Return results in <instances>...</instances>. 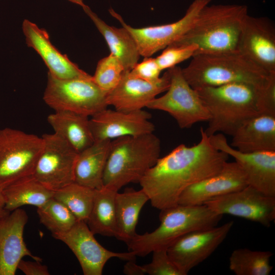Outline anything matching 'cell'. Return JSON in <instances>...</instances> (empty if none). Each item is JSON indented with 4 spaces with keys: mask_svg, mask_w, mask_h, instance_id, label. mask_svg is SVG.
Here are the masks:
<instances>
[{
    "mask_svg": "<svg viewBox=\"0 0 275 275\" xmlns=\"http://www.w3.org/2000/svg\"><path fill=\"white\" fill-rule=\"evenodd\" d=\"M200 133L198 143L178 145L159 157L140 180L153 207L160 210L178 204L187 187L217 173L228 161L229 156L213 147L202 127Z\"/></svg>",
    "mask_w": 275,
    "mask_h": 275,
    "instance_id": "cell-1",
    "label": "cell"
},
{
    "mask_svg": "<svg viewBox=\"0 0 275 275\" xmlns=\"http://www.w3.org/2000/svg\"><path fill=\"white\" fill-rule=\"evenodd\" d=\"M248 14L244 5L209 4L200 10L188 31L170 45H195V54L238 51Z\"/></svg>",
    "mask_w": 275,
    "mask_h": 275,
    "instance_id": "cell-2",
    "label": "cell"
},
{
    "mask_svg": "<svg viewBox=\"0 0 275 275\" xmlns=\"http://www.w3.org/2000/svg\"><path fill=\"white\" fill-rule=\"evenodd\" d=\"M263 88L232 82L196 89L210 114L205 132L209 136L216 133L232 136L244 123L261 114L259 98Z\"/></svg>",
    "mask_w": 275,
    "mask_h": 275,
    "instance_id": "cell-3",
    "label": "cell"
},
{
    "mask_svg": "<svg viewBox=\"0 0 275 275\" xmlns=\"http://www.w3.org/2000/svg\"><path fill=\"white\" fill-rule=\"evenodd\" d=\"M191 58L182 72L195 89L232 82L263 88L275 73L267 72L239 51L198 53Z\"/></svg>",
    "mask_w": 275,
    "mask_h": 275,
    "instance_id": "cell-4",
    "label": "cell"
},
{
    "mask_svg": "<svg viewBox=\"0 0 275 275\" xmlns=\"http://www.w3.org/2000/svg\"><path fill=\"white\" fill-rule=\"evenodd\" d=\"M222 217L205 204H178L160 210V224L155 230L137 234L126 244L129 251L143 257L155 250L167 249L187 233L216 226Z\"/></svg>",
    "mask_w": 275,
    "mask_h": 275,
    "instance_id": "cell-5",
    "label": "cell"
},
{
    "mask_svg": "<svg viewBox=\"0 0 275 275\" xmlns=\"http://www.w3.org/2000/svg\"><path fill=\"white\" fill-rule=\"evenodd\" d=\"M160 149L153 132L111 140L103 186L118 191L129 183L139 182L160 157Z\"/></svg>",
    "mask_w": 275,
    "mask_h": 275,
    "instance_id": "cell-6",
    "label": "cell"
},
{
    "mask_svg": "<svg viewBox=\"0 0 275 275\" xmlns=\"http://www.w3.org/2000/svg\"><path fill=\"white\" fill-rule=\"evenodd\" d=\"M107 95L91 75L61 79L48 72L43 99L54 111H68L92 117L107 107Z\"/></svg>",
    "mask_w": 275,
    "mask_h": 275,
    "instance_id": "cell-7",
    "label": "cell"
},
{
    "mask_svg": "<svg viewBox=\"0 0 275 275\" xmlns=\"http://www.w3.org/2000/svg\"><path fill=\"white\" fill-rule=\"evenodd\" d=\"M35 134L6 127L0 130V185L32 176L43 147Z\"/></svg>",
    "mask_w": 275,
    "mask_h": 275,
    "instance_id": "cell-8",
    "label": "cell"
},
{
    "mask_svg": "<svg viewBox=\"0 0 275 275\" xmlns=\"http://www.w3.org/2000/svg\"><path fill=\"white\" fill-rule=\"evenodd\" d=\"M168 70L170 84L166 93L155 98L146 107L168 113L181 128H188L196 123L208 121V110L196 90L184 78L182 69L176 66Z\"/></svg>",
    "mask_w": 275,
    "mask_h": 275,
    "instance_id": "cell-9",
    "label": "cell"
},
{
    "mask_svg": "<svg viewBox=\"0 0 275 275\" xmlns=\"http://www.w3.org/2000/svg\"><path fill=\"white\" fill-rule=\"evenodd\" d=\"M43 147L33 176L47 188L56 191L74 182L78 152L55 133L42 135Z\"/></svg>",
    "mask_w": 275,
    "mask_h": 275,
    "instance_id": "cell-10",
    "label": "cell"
},
{
    "mask_svg": "<svg viewBox=\"0 0 275 275\" xmlns=\"http://www.w3.org/2000/svg\"><path fill=\"white\" fill-rule=\"evenodd\" d=\"M55 239L64 242L77 259L84 275H101L106 262L111 258L124 261L135 260L132 252H114L102 246L87 223L77 221L69 230L51 234Z\"/></svg>",
    "mask_w": 275,
    "mask_h": 275,
    "instance_id": "cell-11",
    "label": "cell"
},
{
    "mask_svg": "<svg viewBox=\"0 0 275 275\" xmlns=\"http://www.w3.org/2000/svg\"><path fill=\"white\" fill-rule=\"evenodd\" d=\"M211 0H194L184 15L178 20L163 25L135 28L127 24L114 10L110 14L121 23L134 38L140 56L150 57L163 49L186 33L193 24L200 10Z\"/></svg>",
    "mask_w": 275,
    "mask_h": 275,
    "instance_id": "cell-12",
    "label": "cell"
},
{
    "mask_svg": "<svg viewBox=\"0 0 275 275\" xmlns=\"http://www.w3.org/2000/svg\"><path fill=\"white\" fill-rule=\"evenodd\" d=\"M204 204L218 214L243 218L266 227H270L275 219V197L250 185L211 199Z\"/></svg>",
    "mask_w": 275,
    "mask_h": 275,
    "instance_id": "cell-13",
    "label": "cell"
},
{
    "mask_svg": "<svg viewBox=\"0 0 275 275\" xmlns=\"http://www.w3.org/2000/svg\"><path fill=\"white\" fill-rule=\"evenodd\" d=\"M233 225L228 222L217 227L187 233L167 248L171 260L186 275L194 267L208 258L224 241Z\"/></svg>",
    "mask_w": 275,
    "mask_h": 275,
    "instance_id": "cell-14",
    "label": "cell"
},
{
    "mask_svg": "<svg viewBox=\"0 0 275 275\" xmlns=\"http://www.w3.org/2000/svg\"><path fill=\"white\" fill-rule=\"evenodd\" d=\"M209 139L214 148L235 159L244 172L249 185L275 197V151L241 152L229 145L221 133L209 136Z\"/></svg>",
    "mask_w": 275,
    "mask_h": 275,
    "instance_id": "cell-15",
    "label": "cell"
},
{
    "mask_svg": "<svg viewBox=\"0 0 275 275\" xmlns=\"http://www.w3.org/2000/svg\"><path fill=\"white\" fill-rule=\"evenodd\" d=\"M151 114L144 110L125 112L106 108L90 119L94 142L153 133Z\"/></svg>",
    "mask_w": 275,
    "mask_h": 275,
    "instance_id": "cell-16",
    "label": "cell"
},
{
    "mask_svg": "<svg viewBox=\"0 0 275 275\" xmlns=\"http://www.w3.org/2000/svg\"><path fill=\"white\" fill-rule=\"evenodd\" d=\"M238 51L269 73H275V26L268 18L248 15Z\"/></svg>",
    "mask_w": 275,
    "mask_h": 275,
    "instance_id": "cell-17",
    "label": "cell"
},
{
    "mask_svg": "<svg viewBox=\"0 0 275 275\" xmlns=\"http://www.w3.org/2000/svg\"><path fill=\"white\" fill-rule=\"evenodd\" d=\"M170 84L168 70L155 82H149L136 78L125 70L115 89L106 97L107 105L115 109L130 112L142 109L159 94L166 92Z\"/></svg>",
    "mask_w": 275,
    "mask_h": 275,
    "instance_id": "cell-18",
    "label": "cell"
},
{
    "mask_svg": "<svg viewBox=\"0 0 275 275\" xmlns=\"http://www.w3.org/2000/svg\"><path fill=\"white\" fill-rule=\"evenodd\" d=\"M248 185L245 174L238 163L227 161L217 173L187 187L180 195L178 204L202 205L211 199L240 190Z\"/></svg>",
    "mask_w": 275,
    "mask_h": 275,
    "instance_id": "cell-19",
    "label": "cell"
},
{
    "mask_svg": "<svg viewBox=\"0 0 275 275\" xmlns=\"http://www.w3.org/2000/svg\"><path fill=\"white\" fill-rule=\"evenodd\" d=\"M28 221L26 212L21 208L0 219V275H15L19 262L25 256L41 262L42 259L33 255L24 241Z\"/></svg>",
    "mask_w": 275,
    "mask_h": 275,
    "instance_id": "cell-20",
    "label": "cell"
},
{
    "mask_svg": "<svg viewBox=\"0 0 275 275\" xmlns=\"http://www.w3.org/2000/svg\"><path fill=\"white\" fill-rule=\"evenodd\" d=\"M22 29L27 45L40 55L53 76L68 79L91 76L52 45L45 30L28 19L23 20Z\"/></svg>",
    "mask_w": 275,
    "mask_h": 275,
    "instance_id": "cell-21",
    "label": "cell"
},
{
    "mask_svg": "<svg viewBox=\"0 0 275 275\" xmlns=\"http://www.w3.org/2000/svg\"><path fill=\"white\" fill-rule=\"evenodd\" d=\"M232 136L230 145L241 152L275 151V115L256 116L241 125Z\"/></svg>",
    "mask_w": 275,
    "mask_h": 275,
    "instance_id": "cell-22",
    "label": "cell"
},
{
    "mask_svg": "<svg viewBox=\"0 0 275 275\" xmlns=\"http://www.w3.org/2000/svg\"><path fill=\"white\" fill-rule=\"evenodd\" d=\"M111 140L95 141L79 152L74 169V182L93 188L103 187V177Z\"/></svg>",
    "mask_w": 275,
    "mask_h": 275,
    "instance_id": "cell-23",
    "label": "cell"
},
{
    "mask_svg": "<svg viewBox=\"0 0 275 275\" xmlns=\"http://www.w3.org/2000/svg\"><path fill=\"white\" fill-rule=\"evenodd\" d=\"M82 8L104 37L110 53L121 62L125 70H131L141 56L130 33L123 26L118 28L108 25L87 5Z\"/></svg>",
    "mask_w": 275,
    "mask_h": 275,
    "instance_id": "cell-24",
    "label": "cell"
},
{
    "mask_svg": "<svg viewBox=\"0 0 275 275\" xmlns=\"http://www.w3.org/2000/svg\"><path fill=\"white\" fill-rule=\"evenodd\" d=\"M89 117L71 112L54 111L48 115L47 122L54 133L79 153L94 142Z\"/></svg>",
    "mask_w": 275,
    "mask_h": 275,
    "instance_id": "cell-25",
    "label": "cell"
},
{
    "mask_svg": "<svg viewBox=\"0 0 275 275\" xmlns=\"http://www.w3.org/2000/svg\"><path fill=\"white\" fill-rule=\"evenodd\" d=\"M148 201V195L142 188L139 190L126 188L121 193H116L117 239L127 243L137 234L135 229L139 215Z\"/></svg>",
    "mask_w": 275,
    "mask_h": 275,
    "instance_id": "cell-26",
    "label": "cell"
},
{
    "mask_svg": "<svg viewBox=\"0 0 275 275\" xmlns=\"http://www.w3.org/2000/svg\"><path fill=\"white\" fill-rule=\"evenodd\" d=\"M5 208L11 212L24 205L41 206L53 197L33 175L15 181L3 188Z\"/></svg>",
    "mask_w": 275,
    "mask_h": 275,
    "instance_id": "cell-27",
    "label": "cell"
},
{
    "mask_svg": "<svg viewBox=\"0 0 275 275\" xmlns=\"http://www.w3.org/2000/svg\"><path fill=\"white\" fill-rule=\"evenodd\" d=\"M117 192L104 186L95 189L92 208L87 222L94 235L116 237L115 196Z\"/></svg>",
    "mask_w": 275,
    "mask_h": 275,
    "instance_id": "cell-28",
    "label": "cell"
},
{
    "mask_svg": "<svg viewBox=\"0 0 275 275\" xmlns=\"http://www.w3.org/2000/svg\"><path fill=\"white\" fill-rule=\"evenodd\" d=\"M272 255L270 251L237 249L230 256L229 268L236 275H269L273 268L270 263Z\"/></svg>",
    "mask_w": 275,
    "mask_h": 275,
    "instance_id": "cell-29",
    "label": "cell"
},
{
    "mask_svg": "<svg viewBox=\"0 0 275 275\" xmlns=\"http://www.w3.org/2000/svg\"><path fill=\"white\" fill-rule=\"evenodd\" d=\"M95 189L74 182L54 191L53 198L63 203L78 221L87 223L92 208Z\"/></svg>",
    "mask_w": 275,
    "mask_h": 275,
    "instance_id": "cell-30",
    "label": "cell"
},
{
    "mask_svg": "<svg viewBox=\"0 0 275 275\" xmlns=\"http://www.w3.org/2000/svg\"><path fill=\"white\" fill-rule=\"evenodd\" d=\"M37 212L40 223L51 234L66 231L78 221L70 210L53 197L38 207Z\"/></svg>",
    "mask_w": 275,
    "mask_h": 275,
    "instance_id": "cell-31",
    "label": "cell"
},
{
    "mask_svg": "<svg viewBox=\"0 0 275 275\" xmlns=\"http://www.w3.org/2000/svg\"><path fill=\"white\" fill-rule=\"evenodd\" d=\"M125 70L121 62L110 53L98 61L92 79L108 94L118 85Z\"/></svg>",
    "mask_w": 275,
    "mask_h": 275,
    "instance_id": "cell-32",
    "label": "cell"
},
{
    "mask_svg": "<svg viewBox=\"0 0 275 275\" xmlns=\"http://www.w3.org/2000/svg\"><path fill=\"white\" fill-rule=\"evenodd\" d=\"M197 49L198 47L195 45H169L163 49L161 53L155 59L161 71L168 70L192 58Z\"/></svg>",
    "mask_w": 275,
    "mask_h": 275,
    "instance_id": "cell-33",
    "label": "cell"
},
{
    "mask_svg": "<svg viewBox=\"0 0 275 275\" xmlns=\"http://www.w3.org/2000/svg\"><path fill=\"white\" fill-rule=\"evenodd\" d=\"M151 262L142 266L145 274L149 275H183L169 257L167 249L153 251Z\"/></svg>",
    "mask_w": 275,
    "mask_h": 275,
    "instance_id": "cell-34",
    "label": "cell"
},
{
    "mask_svg": "<svg viewBox=\"0 0 275 275\" xmlns=\"http://www.w3.org/2000/svg\"><path fill=\"white\" fill-rule=\"evenodd\" d=\"M161 71L155 58L146 57L142 62L136 63L129 73L133 77L155 82L160 78Z\"/></svg>",
    "mask_w": 275,
    "mask_h": 275,
    "instance_id": "cell-35",
    "label": "cell"
},
{
    "mask_svg": "<svg viewBox=\"0 0 275 275\" xmlns=\"http://www.w3.org/2000/svg\"><path fill=\"white\" fill-rule=\"evenodd\" d=\"M259 104L261 114L275 115V73L268 84L261 89Z\"/></svg>",
    "mask_w": 275,
    "mask_h": 275,
    "instance_id": "cell-36",
    "label": "cell"
},
{
    "mask_svg": "<svg viewBox=\"0 0 275 275\" xmlns=\"http://www.w3.org/2000/svg\"><path fill=\"white\" fill-rule=\"evenodd\" d=\"M19 269L26 275H49L48 267L46 265L42 264L41 261H24L21 260L17 266Z\"/></svg>",
    "mask_w": 275,
    "mask_h": 275,
    "instance_id": "cell-37",
    "label": "cell"
},
{
    "mask_svg": "<svg viewBox=\"0 0 275 275\" xmlns=\"http://www.w3.org/2000/svg\"><path fill=\"white\" fill-rule=\"evenodd\" d=\"M123 272L127 275H143L145 272L142 265L136 264L135 260L127 261L124 266Z\"/></svg>",
    "mask_w": 275,
    "mask_h": 275,
    "instance_id": "cell-38",
    "label": "cell"
},
{
    "mask_svg": "<svg viewBox=\"0 0 275 275\" xmlns=\"http://www.w3.org/2000/svg\"><path fill=\"white\" fill-rule=\"evenodd\" d=\"M3 186L0 185V219L10 212L5 208V202L3 194Z\"/></svg>",
    "mask_w": 275,
    "mask_h": 275,
    "instance_id": "cell-39",
    "label": "cell"
},
{
    "mask_svg": "<svg viewBox=\"0 0 275 275\" xmlns=\"http://www.w3.org/2000/svg\"><path fill=\"white\" fill-rule=\"evenodd\" d=\"M73 3L79 5L81 7L84 6L85 4H84L83 0H68Z\"/></svg>",
    "mask_w": 275,
    "mask_h": 275,
    "instance_id": "cell-40",
    "label": "cell"
}]
</instances>
